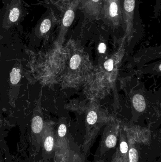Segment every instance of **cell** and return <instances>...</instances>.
Returning <instances> with one entry per match:
<instances>
[{
    "instance_id": "1",
    "label": "cell",
    "mask_w": 161,
    "mask_h": 162,
    "mask_svg": "<svg viewBox=\"0 0 161 162\" xmlns=\"http://www.w3.org/2000/svg\"><path fill=\"white\" fill-rule=\"evenodd\" d=\"M133 104L135 109L139 112L144 111L146 108V102L143 96L140 94H136L133 98Z\"/></svg>"
},
{
    "instance_id": "2",
    "label": "cell",
    "mask_w": 161,
    "mask_h": 162,
    "mask_svg": "<svg viewBox=\"0 0 161 162\" xmlns=\"http://www.w3.org/2000/svg\"><path fill=\"white\" fill-rule=\"evenodd\" d=\"M43 122L42 119L40 116H37L32 119V129L34 133L37 134L40 132L42 130Z\"/></svg>"
},
{
    "instance_id": "3",
    "label": "cell",
    "mask_w": 161,
    "mask_h": 162,
    "mask_svg": "<svg viewBox=\"0 0 161 162\" xmlns=\"http://www.w3.org/2000/svg\"><path fill=\"white\" fill-rule=\"evenodd\" d=\"M75 15L73 11L71 10H68L63 19V24L64 26L69 27L72 24L74 19Z\"/></svg>"
},
{
    "instance_id": "4",
    "label": "cell",
    "mask_w": 161,
    "mask_h": 162,
    "mask_svg": "<svg viewBox=\"0 0 161 162\" xmlns=\"http://www.w3.org/2000/svg\"><path fill=\"white\" fill-rule=\"evenodd\" d=\"M11 82L13 85H16L20 81L21 75H20V69L13 68L12 71L10 74Z\"/></svg>"
},
{
    "instance_id": "5",
    "label": "cell",
    "mask_w": 161,
    "mask_h": 162,
    "mask_svg": "<svg viewBox=\"0 0 161 162\" xmlns=\"http://www.w3.org/2000/svg\"><path fill=\"white\" fill-rule=\"evenodd\" d=\"M81 58L78 55H75L71 57L70 61V67L73 70L77 69L80 63Z\"/></svg>"
},
{
    "instance_id": "6",
    "label": "cell",
    "mask_w": 161,
    "mask_h": 162,
    "mask_svg": "<svg viewBox=\"0 0 161 162\" xmlns=\"http://www.w3.org/2000/svg\"><path fill=\"white\" fill-rule=\"evenodd\" d=\"M20 15V11L17 8H14L11 10L9 19L12 22H15L18 20Z\"/></svg>"
},
{
    "instance_id": "7",
    "label": "cell",
    "mask_w": 161,
    "mask_h": 162,
    "mask_svg": "<svg viewBox=\"0 0 161 162\" xmlns=\"http://www.w3.org/2000/svg\"><path fill=\"white\" fill-rule=\"evenodd\" d=\"M129 162H137L139 160V154L135 148H131L129 152Z\"/></svg>"
},
{
    "instance_id": "8",
    "label": "cell",
    "mask_w": 161,
    "mask_h": 162,
    "mask_svg": "<svg viewBox=\"0 0 161 162\" xmlns=\"http://www.w3.org/2000/svg\"><path fill=\"white\" fill-rule=\"evenodd\" d=\"M51 22L50 20L45 19L43 20L40 26V31L42 33H45L50 30Z\"/></svg>"
},
{
    "instance_id": "9",
    "label": "cell",
    "mask_w": 161,
    "mask_h": 162,
    "mask_svg": "<svg viewBox=\"0 0 161 162\" xmlns=\"http://www.w3.org/2000/svg\"><path fill=\"white\" fill-rule=\"evenodd\" d=\"M117 142V138L114 135H109L106 140V145L107 148H112L115 147Z\"/></svg>"
},
{
    "instance_id": "10",
    "label": "cell",
    "mask_w": 161,
    "mask_h": 162,
    "mask_svg": "<svg viewBox=\"0 0 161 162\" xmlns=\"http://www.w3.org/2000/svg\"><path fill=\"white\" fill-rule=\"evenodd\" d=\"M53 138L51 136H49L46 137L45 141V150L48 152H50L52 151L53 146Z\"/></svg>"
},
{
    "instance_id": "11",
    "label": "cell",
    "mask_w": 161,
    "mask_h": 162,
    "mask_svg": "<svg viewBox=\"0 0 161 162\" xmlns=\"http://www.w3.org/2000/svg\"><path fill=\"white\" fill-rule=\"evenodd\" d=\"M97 119V115L96 112L94 111H91L87 116V122L90 125H93L96 122Z\"/></svg>"
},
{
    "instance_id": "12",
    "label": "cell",
    "mask_w": 161,
    "mask_h": 162,
    "mask_svg": "<svg viewBox=\"0 0 161 162\" xmlns=\"http://www.w3.org/2000/svg\"><path fill=\"white\" fill-rule=\"evenodd\" d=\"M135 6V0H125L124 8L128 12H132Z\"/></svg>"
},
{
    "instance_id": "13",
    "label": "cell",
    "mask_w": 161,
    "mask_h": 162,
    "mask_svg": "<svg viewBox=\"0 0 161 162\" xmlns=\"http://www.w3.org/2000/svg\"><path fill=\"white\" fill-rule=\"evenodd\" d=\"M118 12L117 4L115 2H113L111 4L110 6V14L112 17H115L117 15Z\"/></svg>"
},
{
    "instance_id": "14",
    "label": "cell",
    "mask_w": 161,
    "mask_h": 162,
    "mask_svg": "<svg viewBox=\"0 0 161 162\" xmlns=\"http://www.w3.org/2000/svg\"><path fill=\"white\" fill-rule=\"evenodd\" d=\"M104 68L108 71L112 70L114 68V63L112 59H108L104 64Z\"/></svg>"
},
{
    "instance_id": "15",
    "label": "cell",
    "mask_w": 161,
    "mask_h": 162,
    "mask_svg": "<svg viewBox=\"0 0 161 162\" xmlns=\"http://www.w3.org/2000/svg\"><path fill=\"white\" fill-rule=\"evenodd\" d=\"M66 126L64 124H61L58 129V134L60 137H64L66 133Z\"/></svg>"
},
{
    "instance_id": "16",
    "label": "cell",
    "mask_w": 161,
    "mask_h": 162,
    "mask_svg": "<svg viewBox=\"0 0 161 162\" xmlns=\"http://www.w3.org/2000/svg\"><path fill=\"white\" fill-rule=\"evenodd\" d=\"M120 151L123 154H126L128 151V145L126 142L123 141L121 143Z\"/></svg>"
},
{
    "instance_id": "17",
    "label": "cell",
    "mask_w": 161,
    "mask_h": 162,
    "mask_svg": "<svg viewBox=\"0 0 161 162\" xmlns=\"http://www.w3.org/2000/svg\"><path fill=\"white\" fill-rule=\"evenodd\" d=\"M106 44L104 43H101L100 44L98 48V49L100 53H102V54L106 52Z\"/></svg>"
},
{
    "instance_id": "18",
    "label": "cell",
    "mask_w": 161,
    "mask_h": 162,
    "mask_svg": "<svg viewBox=\"0 0 161 162\" xmlns=\"http://www.w3.org/2000/svg\"><path fill=\"white\" fill-rule=\"evenodd\" d=\"M92 1H94V2H97L99 1V0H92Z\"/></svg>"
},
{
    "instance_id": "19",
    "label": "cell",
    "mask_w": 161,
    "mask_h": 162,
    "mask_svg": "<svg viewBox=\"0 0 161 162\" xmlns=\"http://www.w3.org/2000/svg\"><path fill=\"white\" fill-rule=\"evenodd\" d=\"M159 68H160V70H161V65L159 66Z\"/></svg>"
}]
</instances>
